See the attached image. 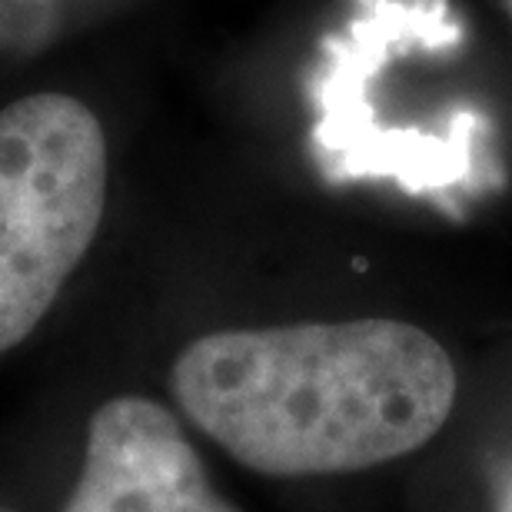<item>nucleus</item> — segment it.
I'll use <instances>...</instances> for the list:
<instances>
[{
    "label": "nucleus",
    "instance_id": "3",
    "mask_svg": "<svg viewBox=\"0 0 512 512\" xmlns=\"http://www.w3.org/2000/svg\"><path fill=\"white\" fill-rule=\"evenodd\" d=\"M60 512H240L210 483L180 419L147 396H114L87 423L84 466Z\"/></svg>",
    "mask_w": 512,
    "mask_h": 512
},
{
    "label": "nucleus",
    "instance_id": "6",
    "mask_svg": "<svg viewBox=\"0 0 512 512\" xmlns=\"http://www.w3.org/2000/svg\"><path fill=\"white\" fill-rule=\"evenodd\" d=\"M509 7H512V0H509Z\"/></svg>",
    "mask_w": 512,
    "mask_h": 512
},
{
    "label": "nucleus",
    "instance_id": "4",
    "mask_svg": "<svg viewBox=\"0 0 512 512\" xmlns=\"http://www.w3.org/2000/svg\"><path fill=\"white\" fill-rule=\"evenodd\" d=\"M489 512H512V453L503 459L496 473V483H493V506Z\"/></svg>",
    "mask_w": 512,
    "mask_h": 512
},
{
    "label": "nucleus",
    "instance_id": "2",
    "mask_svg": "<svg viewBox=\"0 0 512 512\" xmlns=\"http://www.w3.org/2000/svg\"><path fill=\"white\" fill-rule=\"evenodd\" d=\"M107 210V137L84 100L0 110V353L24 343L74 276Z\"/></svg>",
    "mask_w": 512,
    "mask_h": 512
},
{
    "label": "nucleus",
    "instance_id": "5",
    "mask_svg": "<svg viewBox=\"0 0 512 512\" xmlns=\"http://www.w3.org/2000/svg\"><path fill=\"white\" fill-rule=\"evenodd\" d=\"M0 512H7V509H0Z\"/></svg>",
    "mask_w": 512,
    "mask_h": 512
},
{
    "label": "nucleus",
    "instance_id": "1",
    "mask_svg": "<svg viewBox=\"0 0 512 512\" xmlns=\"http://www.w3.org/2000/svg\"><path fill=\"white\" fill-rule=\"evenodd\" d=\"M183 416L273 479L346 476L433 443L456 409L446 346L389 316L217 330L173 360Z\"/></svg>",
    "mask_w": 512,
    "mask_h": 512
}]
</instances>
